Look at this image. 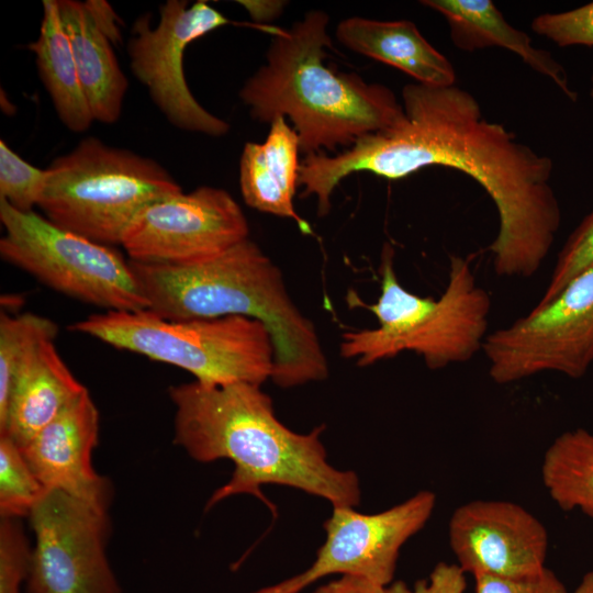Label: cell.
Instances as JSON below:
<instances>
[{
	"mask_svg": "<svg viewBox=\"0 0 593 593\" xmlns=\"http://www.w3.org/2000/svg\"><path fill=\"white\" fill-rule=\"evenodd\" d=\"M385 588L360 575H340L320 586L312 593H385Z\"/></svg>",
	"mask_w": 593,
	"mask_h": 593,
	"instance_id": "obj_31",
	"label": "cell"
},
{
	"mask_svg": "<svg viewBox=\"0 0 593 593\" xmlns=\"http://www.w3.org/2000/svg\"><path fill=\"white\" fill-rule=\"evenodd\" d=\"M248 234L245 214L227 191L200 187L143 208L125 230L121 246L132 261L190 266L222 255Z\"/></svg>",
	"mask_w": 593,
	"mask_h": 593,
	"instance_id": "obj_11",
	"label": "cell"
},
{
	"mask_svg": "<svg viewBox=\"0 0 593 593\" xmlns=\"http://www.w3.org/2000/svg\"><path fill=\"white\" fill-rule=\"evenodd\" d=\"M337 40L349 49L373 58L429 87H450L456 71L411 21L345 19L336 27Z\"/></svg>",
	"mask_w": 593,
	"mask_h": 593,
	"instance_id": "obj_18",
	"label": "cell"
},
{
	"mask_svg": "<svg viewBox=\"0 0 593 593\" xmlns=\"http://www.w3.org/2000/svg\"><path fill=\"white\" fill-rule=\"evenodd\" d=\"M435 504L436 495L424 490L376 514H362L355 507H333L323 525L326 540L312 566L251 593H300L332 574L360 575L388 586L402 546L425 526Z\"/></svg>",
	"mask_w": 593,
	"mask_h": 593,
	"instance_id": "obj_13",
	"label": "cell"
},
{
	"mask_svg": "<svg viewBox=\"0 0 593 593\" xmlns=\"http://www.w3.org/2000/svg\"><path fill=\"white\" fill-rule=\"evenodd\" d=\"M85 390L54 340L41 343L15 378L0 434L23 447Z\"/></svg>",
	"mask_w": 593,
	"mask_h": 593,
	"instance_id": "obj_16",
	"label": "cell"
},
{
	"mask_svg": "<svg viewBox=\"0 0 593 593\" xmlns=\"http://www.w3.org/2000/svg\"><path fill=\"white\" fill-rule=\"evenodd\" d=\"M58 331L54 321L34 313L0 314V419L20 369L41 343L55 340Z\"/></svg>",
	"mask_w": 593,
	"mask_h": 593,
	"instance_id": "obj_23",
	"label": "cell"
},
{
	"mask_svg": "<svg viewBox=\"0 0 593 593\" xmlns=\"http://www.w3.org/2000/svg\"><path fill=\"white\" fill-rule=\"evenodd\" d=\"M593 265V209L560 249L549 283L536 305L552 301L579 273Z\"/></svg>",
	"mask_w": 593,
	"mask_h": 593,
	"instance_id": "obj_26",
	"label": "cell"
},
{
	"mask_svg": "<svg viewBox=\"0 0 593 593\" xmlns=\"http://www.w3.org/2000/svg\"><path fill=\"white\" fill-rule=\"evenodd\" d=\"M56 2L92 116L94 121L114 123L120 119L128 83L111 41L99 27L85 2Z\"/></svg>",
	"mask_w": 593,
	"mask_h": 593,
	"instance_id": "obj_20",
	"label": "cell"
},
{
	"mask_svg": "<svg viewBox=\"0 0 593 593\" xmlns=\"http://www.w3.org/2000/svg\"><path fill=\"white\" fill-rule=\"evenodd\" d=\"M448 538L465 573L525 579L546 569L545 525L511 501L473 500L458 506L449 519Z\"/></svg>",
	"mask_w": 593,
	"mask_h": 593,
	"instance_id": "obj_14",
	"label": "cell"
},
{
	"mask_svg": "<svg viewBox=\"0 0 593 593\" xmlns=\"http://www.w3.org/2000/svg\"><path fill=\"white\" fill-rule=\"evenodd\" d=\"M540 474L562 511L579 510L593 518V433L575 428L556 437L544 454Z\"/></svg>",
	"mask_w": 593,
	"mask_h": 593,
	"instance_id": "obj_22",
	"label": "cell"
},
{
	"mask_svg": "<svg viewBox=\"0 0 593 593\" xmlns=\"http://www.w3.org/2000/svg\"><path fill=\"white\" fill-rule=\"evenodd\" d=\"M97 24L102 32L108 36L111 43L121 41L120 29L118 26L119 18L112 10L111 5L105 1L89 0L85 2Z\"/></svg>",
	"mask_w": 593,
	"mask_h": 593,
	"instance_id": "obj_32",
	"label": "cell"
},
{
	"mask_svg": "<svg viewBox=\"0 0 593 593\" xmlns=\"http://www.w3.org/2000/svg\"><path fill=\"white\" fill-rule=\"evenodd\" d=\"M130 265L146 310L165 320L245 316L261 322L272 338L276 385L293 388L327 378L314 324L292 301L280 269L249 238L195 265Z\"/></svg>",
	"mask_w": 593,
	"mask_h": 593,
	"instance_id": "obj_3",
	"label": "cell"
},
{
	"mask_svg": "<svg viewBox=\"0 0 593 593\" xmlns=\"http://www.w3.org/2000/svg\"><path fill=\"white\" fill-rule=\"evenodd\" d=\"M402 99L405 120L398 126L365 135L335 156L306 155L300 167L301 197L314 194L324 216L335 187L353 172L398 180L428 166L454 168L475 180L496 208L499 231L489 247L496 275L534 276L561 224L550 184L552 160L488 121L475 98L455 85L410 83Z\"/></svg>",
	"mask_w": 593,
	"mask_h": 593,
	"instance_id": "obj_1",
	"label": "cell"
},
{
	"mask_svg": "<svg viewBox=\"0 0 593 593\" xmlns=\"http://www.w3.org/2000/svg\"><path fill=\"white\" fill-rule=\"evenodd\" d=\"M46 170L38 169L0 141V199L13 209L31 212L45 184Z\"/></svg>",
	"mask_w": 593,
	"mask_h": 593,
	"instance_id": "obj_25",
	"label": "cell"
},
{
	"mask_svg": "<svg viewBox=\"0 0 593 593\" xmlns=\"http://www.w3.org/2000/svg\"><path fill=\"white\" fill-rule=\"evenodd\" d=\"M98 436L99 411L86 389L21 449L45 490L108 510L109 482L92 465Z\"/></svg>",
	"mask_w": 593,
	"mask_h": 593,
	"instance_id": "obj_15",
	"label": "cell"
},
{
	"mask_svg": "<svg viewBox=\"0 0 593 593\" xmlns=\"http://www.w3.org/2000/svg\"><path fill=\"white\" fill-rule=\"evenodd\" d=\"M465 572L456 563L439 562L428 579L418 580L413 588L403 581H395L385 588V593H465Z\"/></svg>",
	"mask_w": 593,
	"mask_h": 593,
	"instance_id": "obj_30",
	"label": "cell"
},
{
	"mask_svg": "<svg viewBox=\"0 0 593 593\" xmlns=\"http://www.w3.org/2000/svg\"><path fill=\"white\" fill-rule=\"evenodd\" d=\"M29 518L35 545L26 593H121L105 553L107 510L46 490Z\"/></svg>",
	"mask_w": 593,
	"mask_h": 593,
	"instance_id": "obj_10",
	"label": "cell"
},
{
	"mask_svg": "<svg viewBox=\"0 0 593 593\" xmlns=\"http://www.w3.org/2000/svg\"><path fill=\"white\" fill-rule=\"evenodd\" d=\"M590 94L593 98V76H592V88H591Z\"/></svg>",
	"mask_w": 593,
	"mask_h": 593,
	"instance_id": "obj_35",
	"label": "cell"
},
{
	"mask_svg": "<svg viewBox=\"0 0 593 593\" xmlns=\"http://www.w3.org/2000/svg\"><path fill=\"white\" fill-rule=\"evenodd\" d=\"M36 56L38 75L63 124L72 132L87 131L94 121L83 94L69 37L56 0L43 1L36 41L29 45Z\"/></svg>",
	"mask_w": 593,
	"mask_h": 593,
	"instance_id": "obj_21",
	"label": "cell"
},
{
	"mask_svg": "<svg viewBox=\"0 0 593 593\" xmlns=\"http://www.w3.org/2000/svg\"><path fill=\"white\" fill-rule=\"evenodd\" d=\"M475 593H568L553 571L546 568L540 574L511 579L490 574L473 575Z\"/></svg>",
	"mask_w": 593,
	"mask_h": 593,
	"instance_id": "obj_29",
	"label": "cell"
},
{
	"mask_svg": "<svg viewBox=\"0 0 593 593\" xmlns=\"http://www.w3.org/2000/svg\"><path fill=\"white\" fill-rule=\"evenodd\" d=\"M69 328L181 368L202 384L261 385L273 370L275 349L267 327L245 316L170 321L148 310L105 311Z\"/></svg>",
	"mask_w": 593,
	"mask_h": 593,
	"instance_id": "obj_6",
	"label": "cell"
},
{
	"mask_svg": "<svg viewBox=\"0 0 593 593\" xmlns=\"http://www.w3.org/2000/svg\"><path fill=\"white\" fill-rule=\"evenodd\" d=\"M32 549L18 518H1L0 523V593H21L26 582Z\"/></svg>",
	"mask_w": 593,
	"mask_h": 593,
	"instance_id": "obj_27",
	"label": "cell"
},
{
	"mask_svg": "<svg viewBox=\"0 0 593 593\" xmlns=\"http://www.w3.org/2000/svg\"><path fill=\"white\" fill-rule=\"evenodd\" d=\"M46 170L37 206L60 228L96 243L121 245L149 203L182 191L155 160L87 137Z\"/></svg>",
	"mask_w": 593,
	"mask_h": 593,
	"instance_id": "obj_7",
	"label": "cell"
},
{
	"mask_svg": "<svg viewBox=\"0 0 593 593\" xmlns=\"http://www.w3.org/2000/svg\"><path fill=\"white\" fill-rule=\"evenodd\" d=\"M327 24L328 15L314 10L287 30L273 29L266 64L239 91L253 119L271 123L289 118L306 155L350 147L405 120L403 105L388 87L324 64L332 46Z\"/></svg>",
	"mask_w": 593,
	"mask_h": 593,
	"instance_id": "obj_4",
	"label": "cell"
},
{
	"mask_svg": "<svg viewBox=\"0 0 593 593\" xmlns=\"http://www.w3.org/2000/svg\"><path fill=\"white\" fill-rule=\"evenodd\" d=\"M244 8L247 9L249 14L255 20H267L268 18L276 16L282 2H267V1H238Z\"/></svg>",
	"mask_w": 593,
	"mask_h": 593,
	"instance_id": "obj_33",
	"label": "cell"
},
{
	"mask_svg": "<svg viewBox=\"0 0 593 593\" xmlns=\"http://www.w3.org/2000/svg\"><path fill=\"white\" fill-rule=\"evenodd\" d=\"M532 29L560 47L593 46V1L570 11L542 13L533 20Z\"/></svg>",
	"mask_w": 593,
	"mask_h": 593,
	"instance_id": "obj_28",
	"label": "cell"
},
{
	"mask_svg": "<svg viewBox=\"0 0 593 593\" xmlns=\"http://www.w3.org/2000/svg\"><path fill=\"white\" fill-rule=\"evenodd\" d=\"M4 235L0 256L46 287L105 311H141L147 302L128 258L113 248L60 228L45 216L0 199Z\"/></svg>",
	"mask_w": 593,
	"mask_h": 593,
	"instance_id": "obj_8",
	"label": "cell"
},
{
	"mask_svg": "<svg viewBox=\"0 0 593 593\" xmlns=\"http://www.w3.org/2000/svg\"><path fill=\"white\" fill-rule=\"evenodd\" d=\"M149 14L133 24L127 44L131 69L147 88L153 102L176 127L223 136L230 125L204 109L192 96L184 78L183 54L199 37L230 21L205 1L168 0L152 29Z\"/></svg>",
	"mask_w": 593,
	"mask_h": 593,
	"instance_id": "obj_12",
	"label": "cell"
},
{
	"mask_svg": "<svg viewBox=\"0 0 593 593\" xmlns=\"http://www.w3.org/2000/svg\"><path fill=\"white\" fill-rule=\"evenodd\" d=\"M572 593H593V571L586 572Z\"/></svg>",
	"mask_w": 593,
	"mask_h": 593,
	"instance_id": "obj_34",
	"label": "cell"
},
{
	"mask_svg": "<svg viewBox=\"0 0 593 593\" xmlns=\"http://www.w3.org/2000/svg\"><path fill=\"white\" fill-rule=\"evenodd\" d=\"M421 3L440 13L448 22L454 45L467 52L492 46L518 55L532 69L549 78L571 101L578 93L569 83L563 66L532 38L512 26L491 0H423Z\"/></svg>",
	"mask_w": 593,
	"mask_h": 593,
	"instance_id": "obj_19",
	"label": "cell"
},
{
	"mask_svg": "<svg viewBox=\"0 0 593 593\" xmlns=\"http://www.w3.org/2000/svg\"><path fill=\"white\" fill-rule=\"evenodd\" d=\"M472 258L474 255L450 257L447 286L434 300L414 294L399 282L394 250L384 244L377 302L367 304L355 294L348 296L349 304L371 311L379 327L345 333L340 355L365 367L413 351L433 370L470 360L482 349L492 306L490 294L477 282Z\"/></svg>",
	"mask_w": 593,
	"mask_h": 593,
	"instance_id": "obj_5",
	"label": "cell"
},
{
	"mask_svg": "<svg viewBox=\"0 0 593 593\" xmlns=\"http://www.w3.org/2000/svg\"><path fill=\"white\" fill-rule=\"evenodd\" d=\"M300 141L286 118L270 123L264 143H246L239 164V184L245 203L258 211L293 220L303 234L310 224L295 211L293 197L299 186Z\"/></svg>",
	"mask_w": 593,
	"mask_h": 593,
	"instance_id": "obj_17",
	"label": "cell"
},
{
	"mask_svg": "<svg viewBox=\"0 0 593 593\" xmlns=\"http://www.w3.org/2000/svg\"><path fill=\"white\" fill-rule=\"evenodd\" d=\"M482 350L497 384L541 372L583 377L593 362V265L549 303L486 335Z\"/></svg>",
	"mask_w": 593,
	"mask_h": 593,
	"instance_id": "obj_9",
	"label": "cell"
},
{
	"mask_svg": "<svg viewBox=\"0 0 593 593\" xmlns=\"http://www.w3.org/2000/svg\"><path fill=\"white\" fill-rule=\"evenodd\" d=\"M45 491L21 447L10 436L0 434L1 518L29 516Z\"/></svg>",
	"mask_w": 593,
	"mask_h": 593,
	"instance_id": "obj_24",
	"label": "cell"
},
{
	"mask_svg": "<svg viewBox=\"0 0 593 593\" xmlns=\"http://www.w3.org/2000/svg\"><path fill=\"white\" fill-rule=\"evenodd\" d=\"M169 396L176 409L175 444L197 461L226 458L235 466L206 508L232 495L250 494L276 516L275 506L261 492L266 484L304 491L333 507L359 505L358 475L327 461L320 439L325 427L307 434L291 430L276 416L271 398L259 384L193 381L170 387Z\"/></svg>",
	"mask_w": 593,
	"mask_h": 593,
	"instance_id": "obj_2",
	"label": "cell"
}]
</instances>
